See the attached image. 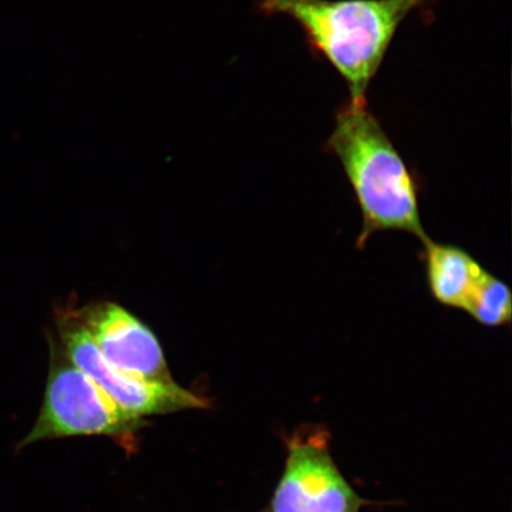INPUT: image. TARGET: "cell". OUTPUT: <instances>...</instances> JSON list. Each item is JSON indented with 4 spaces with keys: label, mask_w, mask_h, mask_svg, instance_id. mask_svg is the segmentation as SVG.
Masks as SVG:
<instances>
[{
    "label": "cell",
    "mask_w": 512,
    "mask_h": 512,
    "mask_svg": "<svg viewBox=\"0 0 512 512\" xmlns=\"http://www.w3.org/2000/svg\"><path fill=\"white\" fill-rule=\"evenodd\" d=\"M143 426V419L115 402L98 383L74 366L57 344L51 348L46 392L31 431L16 452L44 440L105 435L125 438Z\"/></svg>",
    "instance_id": "cell-3"
},
{
    "label": "cell",
    "mask_w": 512,
    "mask_h": 512,
    "mask_svg": "<svg viewBox=\"0 0 512 512\" xmlns=\"http://www.w3.org/2000/svg\"><path fill=\"white\" fill-rule=\"evenodd\" d=\"M325 150L335 155L355 192L362 213L356 247L371 235L398 230L428 239L422 226L419 181L392 139L370 111L367 100H348L336 112L334 131Z\"/></svg>",
    "instance_id": "cell-1"
},
{
    "label": "cell",
    "mask_w": 512,
    "mask_h": 512,
    "mask_svg": "<svg viewBox=\"0 0 512 512\" xmlns=\"http://www.w3.org/2000/svg\"><path fill=\"white\" fill-rule=\"evenodd\" d=\"M57 332L60 348L68 360L98 383L121 407L139 418L185 409H202L209 405L202 396L178 386L175 381H147L111 366L101 355L75 310L59 312Z\"/></svg>",
    "instance_id": "cell-4"
},
{
    "label": "cell",
    "mask_w": 512,
    "mask_h": 512,
    "mask_svg": "<svg viewBox=\"0 0 512 512\" xmlns=\"http://www.w3.org/2000/svg\"><path fill=\"white\" fill-rule=\"evenodd\" d=\"M425 271L428 288L440 305L465 311L485 268L464 248L424 242Z\"/></svg>",
    "instance_id": "cell-7"
},
{
    "label": "cell",
    "mask_w": 512,
    "mask_h": 512,
    "mask_svg": "<svg viewBox=\"0 0 512 512\" xmlns=\"http://www.w3.org/2000/svg\"><path fill=\"white\" fill-rule=\"evenodd\" d=\"M75 313L111 366L147 381H174L156 336L123 307L99 303Z\"/></svg>",
    "instance_id": "cell-6"
},
{
    "label": "cell",
    "mask_w": 512,
    "mask_h": 512,
    "mask_svg": "<svg viewBox=\"0 0 512 512\" xmlns=\"http://www.w3.org/2000/svg\"><path fill=\"white\" fill-rule=\"evenodd\" d=\"M438 0H258L256 10L285 15L304 31L307 46L347 82L349 99L367 91L396 31L409 15Z\"/></svg>",
    "instance_id": "cell-2"
},
{
    "label": "cell",
    "mask_w": 512,
    "mask_h": 512,
    "mask_svg": "<svg viewBox=\"0 0 512 512\" xmlns=\"http://www.w3.org/2000/svg\"><path fill=\"white\" fill-rule=\"evenodd\" d=\"M360 507L361 499L338 471L324 435L292 438L271 512H357Z\"/></svg>",
    "instance_id": "cell-5"
},
{
    "label": "cell",
    "mask_w": 512,
    "mask_h": 512,
    "mask_svg": "<svg viewBox=\"0 0 512 512\" xmlns=\"http://www.w3.org/2000/svg\"><path fill=\"white\" fill-rule=\"evenodd\" d=\"M465 312L486 328H502L512 317V293L503 280L485 271Z\"/></svg>",
    "instance_id": "cell-8"
}]
</instances>
